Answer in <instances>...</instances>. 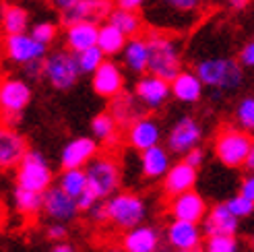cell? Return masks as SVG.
<instances>
[{
  "instance_id": "6da1fadb",
  "label": "cell",
  "mask_w": 254,
  "mask_h": 252,
  "mask_svg": "<svg viewBox=\"0 0 254 252\" xmlns=\"http://www.w3.org/2000/svg\"><path fill=\"white\" fill-rule=\"evenodd\" d=\"M202 85L219 91H236L244 83V70L242 64L232 58H205L196 64L194 70Z\"/></svg>"
},
{
  "instance_id": "7a4b0ae2",
  "label": "cell",
  "mask_w": 254,
  "mask_h": 252,
  "mask_svg": "<svg viewBox=\"0 0 254 252\" xmlns=\"http://www.w3.org/2000/svg\"><path fill=\"white\" fill-rule=\"evenodd\" d=\"M149 72L172 81L182 70V58L178 44L166 33H149Z\"/></svg>"
},
{
  "instance_id": "3957f363",
  "label": "cell",
  "mask_w": 254,
  "mask_h": 252,
  "mask_svg": "<svg viewBox=\"0 0 254 252\" xmlns=\"http://www.w3.org/2000/svg\"><path fill=\"white\" fill-rule=\"evenodd\" d=\"M108 221L118 230H132L147 217V205L141 196L132 192H118L106 200Z\"/></svg>"
},
{
  "instance_id": "277c9868",
  "label": "cell",
  "mask_w": 254,
  "mask_h": 252,
  "mask_svg": "<svg viewBox=\"0 0 254 252\" xmlns=\"http://www.w3.org/2000/svg\"><path fill=\"white\" fill-rule=\"evenodd\" d=\"M44 77L58 91H66L79 81L81 68L77 54L70 50H56L44 58Z\"/></svg>"
},
{
  "instance_id": "5b68a950",
  "label": "cell",
  "mask_w": 254,
  "mask_h": 252,
  "mask_svg": "<svg viewBox=\"0 0 254 252\" xmlns=\"http://www.w3.org/2000/svg\"><path fill=\"white\" fill-rule=\"evenodd\" d=\"M254 141L244 128H223L215 138V157L227 168H240L250 153Z\"/></svg>"
},
{
  "instance_id": "8992f818",
  "label": "cell",
  "mask_w": 254,
  "mask_h": 252,
  "mask_svg": "<svg viewBox=\"0 0 254 252\" xmlns=\"http://www.w3.org/2000/svg\"><path fill=\"white\" fill-rule=\"evenodd\" d=\"M31 102V87L21 79H4L0 83V116L6 126H15L23 110Z\"/></svg>"
},
{
  "instance_id": "52a82bcc",
  "label": "cell",
  "mask_w": 254,
  "mask_h": 252,
  "mask_svg": "<svg viewBox=\"0 0 254 252\" xmlns=\"http://www.w3.org/2000/svg\"><path fill=\"white\" fill-rule=\"evenodd\" d=\"M52 168L40 151H27L17 166V186L35 192H46L52 186Z\"/></svg>"
},
{
  "instance_id": "ba28073f",
  "label": "cell",
  "mask_w": 254,
  "mask_h": 252,
  "mask_svg": "<svg viewBox=\"0 0 254 252\" xmlns=\"http://www.w3.org/2000/svg\"><path fill=\"white\" fill-rule=\"evenodd\" d=\"M87 186L97 194V198H108L116 192L120 184V170L112 157H93L87 163Z\"/></svg>"
},
{
  "instance_id": "9c48e42d",
  "label": "cell",
  "mask_w": 254,
  "mask_h": 252,
  "mask_svg": "<svg viewBox=\"0 0 254 252\" xmlns=\"http://www.w3.org/2000/svg\"><path fill=\"white\" fill-rule=\"evenodd\" d=\"M4 52H6V58L17 62V64H27L31 60H42L46 58V52H48V46L37 42L31 33H12V35H6L4 40Z\"/></svg>"
},
{
  "instance_id": "30bf717a",
  "label": "cell",
  "mask_w": 254,
  "mask_h": 252,
  "mask_svg": "<svg viewBox=\"0 0 254 252\" xmlns=\"http://www.w3.org/2000/svg\"><path fill=\"white\" fill-rule=\"evenodd\" d=\"M202 141V126L190 116L180 118L174 128L170 130V138H168V147L172 153L178 155H186L190 149L198 147V143Z\"/></svg>"
},
{
  "instance_id": "8fae6325",
  "label": "cell",
  "mask_w": 254,
  "mask_h": 252,
  "mask_svg": "<svg viewBox=\"0 0 254 252\" xmlns=\"http://www.w3.org/2000/svg\"><path fill=\"white\" fill-rule=\"evenodd\" d=\"M50 219L54 221H72L79 215V205L77 198L70 196L66 190H62L60 186H50L44 192V209H42Z\"/></svg>"
},
{
  "instance_id": "7c38bea8",
  "label": "cell",
  "mask_w": 254,
  "mask_h": 252,
  "mask_svg": "<svg viewBox=\"0 0 254 252\" xmlns=\"http://www.w3.org/2000/svg\"><path fill=\"white\" fill-rule=\"evenodd\" d=\"M172 93L170 81L157 77V74H145L134 85V95L145 104L147 110H157L168 102Z\"/></svg>"
},
{
  "instance_id": "4fadbf2b",
  "label": "cell",
  "mask_w": 254,
  "mask_h": 252,
  "mask_svg": "<svg viewBox=\"0 0 254 252\" xmlns=\"http://www.w3.org/2000/svg\"><path fill=\"white\" fill-rule=\"evenodd\" d=\"M112 2L110 0H77L72 6H68L66 10H62L60 21L62 25H72V23H79V21H95L99 23L101 19H108L110 17V10H112Z\"/></svg>"
},
{
  "instance_id": "5bb4252c",
  "label": "cell",
  "mask_w": 254,
  "mask_h": 252,
  "mask_svg": "<svg viewBox=\"0 0 254 252\" xmlns=\"http://www.w3.org/2000/svg\"><path fill=\"white\" fill-rule=\"evenodd\" d=\"M27 151L25 138L12 126H0V170L17 168Z\"/></svg>"
},
{
  "instance_id": "9a60e30c",
  "label": "cell",
  "mask_w": 254,
  "mask_h": 252,
  "mask_svg": "<svg viewBox=\"0 0 254 252\" xmlns=\"http://www.w3.org/2000/svg\"><path fill=\"white\" fill-rule=\"evenodd\" d=\"M170 213L174 219H184V221H205L207 215V203L198 192L194 190H186L182 194L172 196L170 203Z\"/></svg>"
},
{
  "instance_id": "2e32d148",
  "label": "cell",
  "mask_w": 254,
  "mask_h": 252,
  "mask_svg": "<svg viewBox=\"0 0 254 252\" xmlns=\"http://www.w3.org/2000/svg\"><path fill=\"white\" fill-rule=\"evenodd\" d=\"M240 228V217H236L227 203L215 205L207 215L205 225H202V234L207 238L211 236H236Z\"/></svg>"
},
{
  "instance_id": "e0dca14e",
  "label": "cell",
  "mask_w": 254,
  "mask_h": 252,
  "mask_svg": "<svg viewBox=\"0 0 254 252\" xmlns=\"http://www.w3.org/2000/svg\"><path fill=\"white\" fill-rule=\"evenodd\" d=\"M93 89L99 97H116L122 87H124V74L120 70V66L112 60H104L95 72H93Z\"/></svg>"
},
{
  "instance_id": "ac0fdd59",
  "label": "cell",
  "mask_w": 254,
  "mask_h": 252,
  "mask_svg": "<svg viewBox=\"0 0 254 252\" xmlns=\"http://www.w3.org/2000/svg\"><path fill=\"white\" fill-rule=\"evenodd\" d=\"M97 153V143L89 136H77L62 149L60 163L62 170H70V168H85Z\"/></svg>"
},
{
  "instance_id": "d6986e66",
  "label": "cell",
  "mask_w": 254,
  "mask_h": 252,
  "mask_svg": "<svg viewBox=\"0 0 254 252\" xmlns=\"http://www.w3.org/2000/svg\"><path fill=\"white\" fill-rule=\"evenodd\" d=\"M196 184V168H192L190 163L178 161L168 170V174L163 176V192L168 196L182 194L186 190H192Z\"/></svg>"
},
{
  "instance_id": "ffe728a7",
  "label": "cell",
  "mask_w": 254,
  "mask_h": 252,
  "mask_svg": "<svg viewBox=\"0 0 254 252\" xmlns=\"http://www.w3.org/2000/svg\"><path fill=\"white\" fill-rule=\"evenodd\" d=\"M97 35H99V25L95 21H79V23L66 25L64 42L70 52L79 54L87 48L97 46Z\"/></svg>"
},
{
  "instance_id": "44dd1931",
  "label": "cell",
  "mask_w": 254,
  "mask_h": 252,
  "mask_svg": "<svg viewBox=\"0 0 254 252\" xmlns=\"http://www.w3.org/2000/svg\"><path fill=\"white\" fill-rule=\"evenodd\" d=\"M122 246L126 252H161V238L151 225H136L132 230H126Z\"/></svg>"
},
{
  "instance_id": "7402d4cb",
  "label": "cell",
  "mask_w": 254,
  "mask_h": 252,
  "mask_svg": "<svg viewBox=\"0 0 254 252\" xmlns=\"http://www.w3.org/2000/svg\"><path fill=\"white\" fill-rule=\"evenodd\" d=\"M110 114L120 126H130L136 118H141L145 114V104L134 93L120 91L116 97H112Z\"/></svg>"
},
{
  "instance_id": "603a6c76",
  "label": "cell",
  "mask_w": 254,
  "mask_h": 252,
  "mask_svg": "<svg viewBox=\"0 0 254 252\" xmlns=\"http://www.w3.org/2000/svg\"><path fill=\"white\" fill-rule=\"evenodd\" d=\"M159 138H161V128L153 118L141 116L128 126V143L136 151H145L149 147L159 145Z\"/></svg>"
},
{
  "instance_id": "cb8c5ba5",
  "label": "cell",
  "mask_w": 254,
  "mask_h": 252,
  "mask_svg": "<svg viewBox=\"0 0 254 252\" xmlns=\"http://www.w3.org/2000/svg\"><path fill=\"white\" fill-rule=\"evenodd\" d=\"M172 85V95L182 104H196L202 97V81L196 72L180 70L176 77L170 81Z\"/></svg>"
},
{
  "instance_id": "d4e9b609",
  "label": "cell",
  "mask_w": 254,
  "mask_h": 252,
  "mask_svg": "<svg viewBox=\"0 0 254 252\" xmlns=\"http://www.w3.org/2000/svg\"><path fill=\"white\" fill-rule=\"evenodd\" d=\"M166 236H168V244L174 246L176 250H188V248L200 246V230L192 221L174 219Z\"/></svg>"
},
{
  "instance_id": "484cf974",
  "label": "cell",
  "mask_w": 254,
  "mask_h": 252,
  "mask_svg": "<svg viewBox=\"0 0 254 252\" xmlns=\"http://www.w3.org/2000/svg\"><path fill=\"white\" fill-rule=\"evenodd\" d=\"M141 170H143V176L149 180H157V178H163L168 174V170L172 168L170 166V151L163 149L161 145H155V147H149L145 151H141Z\"/></svg>"
},
{
  "instance_id": "4316f807",
  "label": "cell",
  "mask_w": 254,
  "mask_h": 252,
  "mask_svg": "<svg viewBox=\"0 0 254 252\" xmlns=\"http://www.w3.org/2000/svg\"><path fill=\"white\" fill-rule=\"evenodd\" d=\"M122 58H124V64L128 70L136 72V74H143L145 70H149V44H147V37H130L126 42L124 50H122Z\"/></svg>"
},
{
  "instance_id": "83f0119b",
  "label": "cell",
  "mask_w": 254,
  "mask_h": 252,
  "mask_svg": "<svg viewBox=\"0 0 254 252\" xmlns=\"http://www.w3.org/2000/svg\"><path fill=\"white\" fill-rule=\"evenodd\" d=\"M0 23H2V31L6 35L12 33H25L29 29V12L19 4H4L2 15H0Z\"/></svg>"
},
{
  "instance_id": "f1b7e54d",
  "label": "cell",
  "mask_w": 254,
  "mask_h": 252,
  "mask_svg": "<svg viewBox=\"0 0 254 252\" xmlns=\"http://www.w3.org/2000/svg\"><path fill=\"white\" fill-rule=\"evenodd\" d=\"M126 35L116 27L114 23H104L99 25V35H97V46L104 50L106 56H114V54H120L124 46H126Z\"/></svg>"
},
{
  "instance_id": "f546056e",
  "label": "cell",
  "mask_w": 254,
  "mask_h": 252,
  "mask_svg": "<svg viewBox=\"0 0 254 252\" xmlns=\"http://www.w3.org/2000/svg\"><path fill=\"white\" fill-rule=\"evenodd\" d=\"M12 200H15V209L21 213V215H37L44 209V192H35L29 190V188H15V194H12Z\"/></svg>"
},
{
  "instance_id": "4dcf8cb0",
  "label": "cell",
  "mask_w": 254,
  "mask_h": 252,
  "mask_svg": "<svg viewBox=\"0 0 254 252\" xmlns=\"http://www.w3.org/2000/svg\"><path fill=\"white\" fill-rule=\"evenodd\" d=\"M110 23H114L116 27L126 35V37H134L141 33V27H143V23H141V17L136 15V10H126V8H112L110 10V17H108Z\"/></svg>"
},
{
  "instance_id": "1f68e13d",
  "label": "cell",
  "mask_w": 254,
  "mask_h": 252,
  "mask_svg": "<svg viewBox=\"0 0 254 252\" xmlns=\"http://www.w3.org/2000/svg\"><path fill=\"white\" fill-rule=\"evenodd\" d=\"M58 186L62 190H66L70 196L77 198L85 188H87V172L83 168H70V170H64L58 180Z\"/></svg>"
},
{
  "instance_id": "d6a6232c",
  "label": "cell",
  "mask_w": 254,
  "mask_h": 252,
  "mask_svg": "<svg viewBox=\"0 0 254 252\" xmlns=\"http://www.w3.org/2000/svg\"><path fill=\"white\" fill-rule=\"evenodd\" d=\"M116 128H118V122L114 120V116L110 112H101L91 120V132L95 138L104 143H114L116 141Z\"/></svg>"
},
{
  "instance_id": "836d02e7",
  "label": "cell",
  "mask_w": 254,
  "mask_h": 252,
  "mask_svg": "<svg viewBox=\"0 0 254 252\" xmlns=\"http://www.w3.org/2000/svg\"><path fill=\"white\" fill-rule=\"evenodd\" d=\"M106 60V54L104 50L99 46H93V48H87L83 52L77 54V62H79V68H81V74H93Z\"/></svg>"
},
{
  "instance_id": "e575fe53",
  "label": "cell",
  "mask_w": 254,
  "mask_h": 252,
  "mask_svg": "<svg viewBox=\"0 0 254 252\" xmlns=\"http://www.w3.org/2000/svg\"><path fill=\"white\" fill-rule=\"evenodd\" d=\"M236 120L244 130H254V97H244L238 104Z\"/></svg>"
},
{
  "instance_id": "d590c367",
  "label": "cell",
  "mask_w": 254,
  "mask_h": 252,
  "mask_svg": "<svg viewBox=\"0 0 254 252\" xmlns=\"http://www.w3.org/2000/svg\"><path fill=\"white\" fill-rule=\"evenodd\" d=\"M37 42H42L46 46H50L54 40H56V35H58V27H56V23L52 21H40V23H35L31 31H29Z\"/></svg>"
},
{
  "instance_id": "8d00e7d4",
  "label": "cell",
  "mask_w": 254,
  "mask_h": 252,
  "mask_svg": "<svg viewBox=\"0 0 254 252\" xmlns=\"http://www.w3.org/2000/svg\"><path fill=\"white\" fill-rule=\"evenodd\" d=\"M227 207H230L232 213H234L236 217H240V219H246V217H252L254 215V200H250L242 192L227 200Z\"/></svg>"
},
{
  "instance_id": "74e56055",
  "label": "cell",
  "mask_w": 254,
  "mask_h": 252,
  "mask_svg": "<svg viewBox=\"0 0 254 252\" xmlns=\"http://www.w3.org/2000/svg\"><path fill=\"white\" fill-rule=\"evenodd\" d=\"M238 240L234 236H211L205 252H238Z\"/></svg>"
},
{
  "instance_id": "f35d334b",
  "label": "cell",
  "mask_w": 254,
  "mask_h": 252,
  "mask_svg": "<svg viewBox=\"0 0 254 252\" xmlns=\"http://www.w3.org/2000/svg\"><path fill=\"white\" fill-rule=\"evenodd\" d=\"M161 4L174 12H180V15H192L200 8L202 0H161Z\"/></svg>"
},
{
  "instance_id": "ab89813d",
  "label": "cell",
  "mask_w": 254,
  "mask_h": 252,
  "mask_svg": "<svg viewBox=\"0 0 254 252\" xmlns=\"http://www.w3.org/2000/svg\"><path fill=\"white\" fill-rule=\"evenodd\" d=\"M238 62L246 68H254V40H248L242 50H240V56H238Z\"/></svg>"
},
{
  "instance_id": "60d3db41",
  "label": "cell",
  "mask_w": 254,
  "mask_h": 252,
  "mask_svg": "<svg viewBox=\"0 0 254 252\" xmlns=\"http://www.w3.org/2000/svg\"><path fill=\"white\" fill-rule=\"evenodd\" d=\"M97 200H101V198H97V194L91 190V188H85V190L77 196V205H79V211H89V209H91L95 203H97Z\"/></svg>"
},
{
  "instance_id": "b9f144b4",
  "label": "cell",
  "mask_w": 254,
  "mask_h": 252,
  "mask_svg": "<svg viewBox=\"0 0 254 252\" xmlns=\"http://www.w3.org/2000/svg\"><path fill=\"white\" fill-rule=\"evenodd\" d=\"M87 213H89V217H91V221H95V223L108 221V207H106V203H101V200H97Z\"/></svg>"
},
{
  "instance_id": "7bdbcfd3",
  "label": "cell",
  "mask_w": 254,
  "mask_h": 252,
  "mask_svg": "<svg viewBox=\"0 0 254 252\" xmlns=\"http://www.w3.org/2000/svg\"><path fill=\"white\" fill-rule=\"evenodd\" d=\"M23 70L29 79L44 77V58L42 60H31V62H27V64H23Z\"/></svg>"
},
{
  "instance_id": "ee69618b",
  "label": "cell",
  "mask_w": 254,
  "mask_h": 252,
  "mask_svg": "<svg viewBox=\"0 0 254 252\" xmlns=\"http://www.w3.org/2000/svg\"><path fill=\"white\" fill-rule=\"evenodd\" d=\"M66 234H68V230H66V225L62 221H54L48 228V238H50V240H64Z\"/></svg>"
},
{
  "instance_id": "f6af8a7d",
  "label": "cell",
  "mask_w": 254,
  "mask_h": 252,
  "mask_svg": "<svg viewBox=\"0 0 254 252\" xmlns=\"http://www.w3.org/2000/svg\"><path fill=\"white\" fill-rule=\"evenodd\" d=\"M184 159H186L192 168H196V170H198V168L202 166V161H205V151L198 149V147H194V149H190V151H188Z\"/></svg>"
},
{
  "instance_id": "bcb514c9",
  "label": "cell",
  "mask_w": 254,
  "mask_h": 252,
  "mask_svg": "<svg viewBox=\"0 0 254 252\" xmlns=\"http://www.w3.org/2000/svg\"><path fill=\"white\" fill-rule=\"evenodd\" d=\"M240 192H242L244 196H248L250 200H254V172L250 176H246V178L242 180V186H240Z\"/></svg>"
},
{
  "instance_id": "7dc6e473",
  "label": "cell",
  "mask_w": 254,
  "mask_h": 252,
  "mask_svg": "<svg viewBox=\"0 0 254 252\" xmlns=\"http://www.w3.org/2000/svg\"><path fill=\"white\" fill-rule=\"evenodd\" d=\"M147 0H116V6L126 8V10H138Z\"/></svg>"
},
{
  "instance_id": "c3c4849f",
  "label": "cell",
  "mask_w": 254,
  "mask_h": 252,
  "mask_svg": "<svg viewBox=\"0 0 254 252\" xmlns=\"http://www.w3.org/2000/svg\"><path fill=\"white\" fill-rule=\"evenodd\" d=\"M74 2H77V0H52V4L62 12V10H66L68 6H72Z\"/></svg>"
},
{
  "instance_id": "681fc988",
  "label": "cell",
  "mask_w": 254,
  "mask_h": 252,
  "mask_svg": "<svg viewBox=\"0 0 254 252\" xmlns=\"http://www.w3.org/2000/svg\"><path fill=\"white\" fill-rule=\"evenodd\" d=\"M223 2L230 4L232 8H244V6H248L250 0H223Z\"/></svg>"
},
{
  "instance_id": "f907efd6",
  "label": "cell",
  "mask_w": 254,
  "mask_h": 252,
  "mask_svg": "<svg viewBox=\"0 0 254 252\" xmlns=\"http://www.w3.org/2000/svg\"><path fill=\"white\" fill-rule=\"evenodd\" d=\"M244 166H246V170H248L250 174L254 172V145H252L250 153H248V157H246V161H244Z\"/></svg>"
},
{
  "instance_id": "816d5d0a",
  "label": "cell",
  "mask_w": 254,
  "mask_h": 252,
  "mask_svg": "<svg viewBox=\"0 0 254 252\" xmlns=\"http://www.w3.org/2000/svg\"><path fill=\"white\" fill-rule=\"evenodd\" d=\"M50 252H74V248L70 244H58V246H54Z\"/></svg>"
},
{
  "instance_id": "f5cc1de1",
  "label": "cell",
  "mask_w": 254,
  "mask_h": 252,
  "mask_svg": "<svg viewBox=\"0 0 254 252\" xmlns=\"http://www.w3.org/2000/svg\"><path fill=\"white\" fill-rule=\"evenodd\" d=\"M176 252H205L200 246H196V248H188V250H176Z\"/></svg>"
},
{
  "instance_id": "db71d44e",
  "label": "cell",
  "mask_w": 254,
  "mask_h": 252,
  "mask_svg": "<svg viewBox=\"0 0 254 252\" xmlns=\"http://www.w3.org/2000/svg\"><path fill=\"white\" fill-rule=\"evenodd\" d=\"M248 242H250V248L254 250V230L250 232V236H248Z\"/></svg>"
},
{
  "instance_id": "11a10c76",
  "label": "cell",
  "mask_w": 254,
  "mask_h": 252,
  "mask_svg": "<svg viewBox=\"0 0 254 252\" xmlns=\"http://www.w3.org/2000/svg\"><path fill=\"white\" fill-rule=\"evenodd\" d=\"M106 252H126V250H124V246H122V248H120V246H116V248H108Z\"/></svg>"
}]
</instances>
